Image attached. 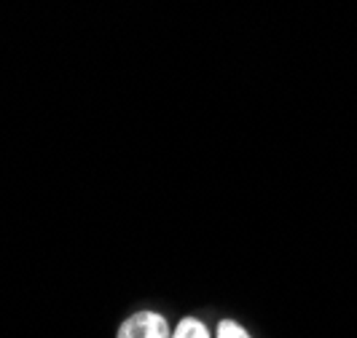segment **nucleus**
<instances>
[{
	"mask_svg": "<svg viewBox=\"0 0 357 338\" xmlns=\"http://www.w3.org/2000/svg\"><path fill=\"white\" fill-rule=\"evenodd\" d=\"M119 338H172V330L159 312H137L121 322Z\"/></svg>",
	"mask_w": 357,
	"mask_h": 338,
	"instance_id": "f257e3e1",
	"label": "nucleus"
},
{
	"mask_svg": "<svg viewBox=\"0 0 357 338\" xmlns=\"http://www.w3.org/2000/svg\"><path fill=\"white\" fill-rule=\"evenodd\" d=\"M172 338H210L207 325L197 317H183L172 330Z\"/></svg>",
	"mask_w": 357,
	"mask_h": 338,
	"instance_id": "f03ea898",
	"label": "nucleus"
},
{
	"mask_svg": "<svg viewBox=\"0 0 357 338\" xmlns=\"http://www.w3.org/2000/svg\"><path fill=\"white\" fill-rule=\"evenodd\" d=\"M215 338H252L239 322L234 320H223L220 325H218V336Z\"/></svg>",
	"mask_w": 357,
	"mask_h": 338,
	"instance_id": "7ed1b4c3",
	"label": "nucleus"
}]
</instances>
